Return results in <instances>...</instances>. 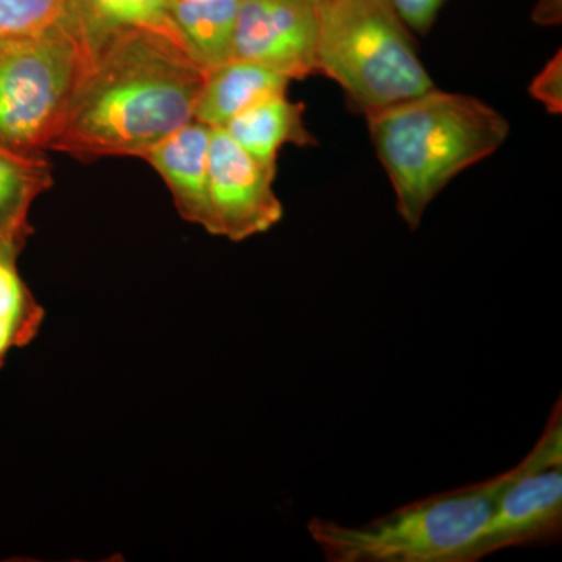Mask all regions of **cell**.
I'll use <instances>...</instances> for the list:
<instances>
[{
	"instance_id": "7c38bea8",
	"label": "cell",
	"mask_w": 562,
	"mask_h": 562,
	"mask_svg": "<svg viewBox=\"0 0 562 562\" xmlns=\"http://www.w3.org/2000/svg\"><path fill=\"white\" fill-rule=\"evenodd\" d=\"M171 0H69L68 29L85 50L94 52L111 36L128 29H151L177 35Z\"/></svg>"
},
{
	"instance_id": "5b68a950",
	"label": "cell",
	"mask_w": 562,
	"mask_h": 562,
	"mask_svg": "<svg viewBox=\"0 0 562 562\" xmlns=\"http://www.w3.org/2000/svg\"><path fill=\"white\" fill-rule=\"evenodd\" d=\"M91 57L65 25L0 41V143L44 154Z\"/></svg>"
},
{
	"instance_id": "ffe728a7",
	"label": "cell",
	"mask_w": 562,
	"mask_h": 562,
	"mask_svg": "<svg viewBox=\"0 0 562 562\" xmlns=\"http://www.w3.org/2000/svg\"><path fill=\"white\" fill-rule=\"evenodd\" d=\"M312 2H314V3H321V2H322V0H312Z\"/></svg>"
},
{
	"instance_id": "8992f818",
	"label": "cell",
	"mask_w": 562,
	"mask_h": 562,
	"mask_svg": "<svg viewBox=\"0 0 562 562\" xmlns=\"http://www.w3.org/2000/svg\"><path fill=\"white\" fill-rule=\"evenodd\" d=\"M562 532V405H554L539 441L498 495L475 560L514 547L560 541Z\"/></svg>"
},
{
	"instance_id": "2e32d148",
	"label": "cell",
	"mask_w": 562,
	"mask_h": 562,
	"mask_svg": "<svg viewBox=\"0 0 562 562\" xmlns=\"http://www.w3.org/2000/svg\"><path fill=\"white\" fill-rule=\"evenodd\" d=\"M68 14L69 0H0V41L68 29Z\"/></svg>"
},
{
	"instance_id": "7a4b0ae2",
	"label": "cell",
	"mask_w": 562,
	"mask_h": 562,
	"mask_svg": "<svg viewBox=\"0 0 562 562\" xmlns=\"http://www.w3.org/2000/svg\"><path fill=\"white\" fill-rule=\"evenodd\" d=\"M369 133L408 227L453 177L501 149L508 121L472 95L438 88L368 116Z\"/></svg>"
},
{
	"instance_id": "9a60e30c",
	"label": "cell",
	"mask_w": 562,
	"mask_h": 562,
	"mask_svg": "<svg viewBox=\"0 0 562 562\" xmlns=\"http://www.w3.org/2000/svg\"><path fill=\"white\" fill-rule=\"evenodd\" d=\"M24 247V243L0 238V371L11 351L35 341L46 321V310L18 268Z\"/></svg>"
},
{
	"instance_id": "30bf717a",
	"label": "cell",
	"mask_w": 562,
	"mask_h": 562,
	"mask_svg": "<svg viewBox=\"0 0 562 562\" xmlns=\"http://www.w3.org/2000/svg\"><path fill=\"white\" fill-rule=\"evenodd\" d=\"M290 79L258 63L236 60L205 74L194 121L222 128L243 111L262 101L286 94Z\"/></svg>"
},
{
	"instance_id": "8fae6325",
	"label": "cell",
	"mask_w": 562,
	"mask_h": 562,
	"mask_svg": "<svg viewBox=\"0 0 562 562\" xmlns=\"http://www.w3.org/2000/svg\"><path fill=\"white\" fill-rule=\"evenodd\" d=\"M303 111L305 106L288 101L286 94L276 95L243 111L222 128L255 161L277 171V155L284 144L305 147L317 143L306 128Z\"/></svg>"
},
{
	"instance_id": "ba28073f",
	"label": "cell",
	"mask_w": 562,
	"mask_h": 562,
	"mask_svg": "<svg viewBox=\"0 0 562 562\" xmlns=\"http://www.w3.org/2000/svg\"><path fill=\"white\" fill-rule=\"evenodd\" d=\"M319 3L312 0H239L233 35L236 60L258 63L302 80L316 74Z\"/></svg>"
},
{
	"instance_id": "3957f363",
	"label": "cell",
	"mask_w": 562,
	"mask_h": 562,
	"mask_svg": "<svg viewBox=\"0 0 562 562\" xmlns=\"http://www.w3.org/2000/svg\"><path fill=\"white\" fill-rule=\"evenodd\" d=\"M517 468L408 503L357 527L314 517L308 532L328 562H475L498 495Z\"/></svg>"
},
{
	"instance_id": "ac0fdd59",
	"label": "cell",
	"mask_w": 562,
	"mask_h": 562,
	"mask_svg": "<svg viewBox=\"0 0 562 562\" xmlns=\"http://www.w3.org/2000/svg\"><path fill=\"white\" fill-rule=\"evenodd\" d=\"M561 54H558L532 81V98L542 102L552 113H561Z\"/></svg>"
},
{
	"instance_id": "277c9868",
	"label": "cell",
	"mask_w": 562,
	"mask_h": 562,
	"mask_svg": "<svg viewBox=\"0 0 562 562\" xmlns=\"http://www.w3.org/2000/svg\"><path fill=\"white\" fill-rule=\"evenodd\" d=\"M316 72L366 116L436 88L391 0H322Z\"/></svg>"
},
{
	"instance_id": "9c48e42d",
	"label": "cell",
	"mask_w": 562,
	"mask_h": 562,
	"mask_svg": "<svg viewBox=\"0 0 562 562\" xmlns=\"http://www.w3.org/2000/svg\"><path fill=\"white\" fill-rule=\"evenodd\" d=\"M210 135L209 125L192 121L151 147L143 158L168 184L180 216L213 235L209 194Z\"/></svg>"
},
{
	"instance_id": "6da1fadb",
	"label": "cell",
	"mask_w": 562,
	"mask_h": 562,
	"mask_svg": "<svg viewBox=\"0 0 562 562\" xmlns=\"http://www.w3.org/2000/svg\"><path fill=\"white\" fill-rule=\"evenodd\" d=\"M203 80L176 36L151 29L116 33L88 63L49 150L85 161L143 158L194 121Z\"/></svg>"
},
{
	"instance_id": "4fadbf2b",
	"label": "cell",
	"mask_w": 562,
	"mask_h": 562,
	"mask_svg": "<svg viewBox=\"0 0 562 562\" xmlns=\"http://www.w3.org/2000/svg\"><path fill=\"white\" fill-rule=\"evenodd\" d=\"M239 0H171L181 46L203 74L232 60Z\"/></svg>"
},
{
	"instance_id": "e0dca14e",
	"label": "cell",
	"mask_w": 562,
	"mask_h": 562,
	"mask_svg": "<svg viewBox=\"0 0 562 562\" xmlns=\"http://www.w3.org/2000/svg\"><path fill=\"white\" fill-rule=\"evenodd\" d=\"M446 0H391L392 7L409 31L427 33L435 24Z\"/></svg>"
},
{
	"instance_id": "5bb4252c",
	"label": "cell",
	"mask_w": 562,
	"mask_h": 562,
	"mask_svg": "<svg viewBox=\"0 0 562 562\" xmlns=\"http://www.w3.org/2000/svg\"><path fill=\"white\" fill-rule=\"evenodd\" d=\"M54 184L44 154H27L0 143V238L27 244L33 202Z\"/></svg>"
},
{
	"instance_id": "52a82bcc",
	"label": "cell",
	"mask_w": 562,
	"mask_h": 562,
	"mask_svg": "<svg viewBox=\"0 0 562 562\" xmlns=\"http://www.w3.org/2000/svg\"><path fill=\"white\" fill-rule=\"evenodd\" d=\"M273 169L255 161L224 128H211L209 194L213 235L239 243L279 224L283 205L273 191Z\"/></svg>"
},
{
	"instance_id": "d6986e66",
	"label": "cell",
	"mask_w": 562,
	"mask_h": 562,
	"mask_svg": "<svg viewBox=\"0 0 562 562\" xmlns=\"http://www.w3.org/2000/svg\"><path fill=\"white\" fill-rule=\"evenodd\" d=\"M561 0H539L532 20L541 25H554L561 22Z\"/></svg>"
}]
</instances>
